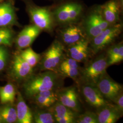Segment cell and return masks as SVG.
<instances>
[{"mask_svg":"<svg viewBox=\"0 0 123 123\" xmlns=\"http://www.w3.org/2000/svg\"><path fill=\"white\" fill-rule=\"evenodd\" d=\"M51 6L57 26H62L79 23L86 11L84 3L79 0H59Z\"/></svg>","mask_w":123,"mask_h":123,"instance_id":"1","label":"cell"},{"mask_svg":"<svg viewBox=\"0 0 123 123\" xmlns=\"http://www.w3.org/2000/svg\"><path fill=\"white\" fill-rule=\"evenodd\" d=\"M24 3L25 10L32 24L42 31L52 33L57 26L51 6H39L33 0H20Z\"/></svg>","mask_w":123,"mask_h":123,"instance_id":"2","label":"cell"},{"mask_svg":"<svg viewBox=\"0 0 123 123\" xmlns=\"http://www.w3.org/2000/svg\"><path fill=\"white\" fill-rule=\"evenodd\" d=\"M59 81L57 73L45 71L44 73L31 75L23 85L24 92L27 97H33L38 93L56 88Z\"/></svg>","mask_w":123,"mask_h":123,"instance_id":"3","label":"cell"},{"mask_svg":"<svg viewBox=\"0 0 123 123\" xmlns=\"http://www.w3.org/2000/svg\"><path fill=\"white\" fill-rule=\"evenodd\" d=\"M80 21L89 41L110 25L103 16L101 5H94L86 10Z\"/></svg>","mask_w":123,"mask_h":123,"instance_id":"4","label":"cell"},{"mask_svg":"<svg viewBox=\"0 0 123 123\" xmlns=\"http://www.w3.org/2000/svg\"><path fill=\"white\" fill-rule=\"evenodd\" d=\"M122 26L121 22L110 25L91 40L89 45L92 52L96 54L112 44L121 33Z\"/></svg>","mask_w":123,"mask_h":123,"instance_id":"5","label":"cell"},{"mask_svg":"<svg viewBox=\"0 0 123 123\" xmlns=\"http://www.w3.org/2000/svg\"><path fill=\"white\" fill-rule=\"evenodd\" d=\"M64 46L58 40H55L44 53L41 62L42 70L56 72L62 61L63 59Z\"/></svg>","mask_w":123,"mask_h":123,"instance_id":"6","label":"cell"},{"mask_svg":"<svg viewBox=\"0 0 123 123\" xmlns=\"http://www.w3.org/2000/svg\"><path fill=\"white\" fill-rule=\"evenodd\" d=\"M107 57L102 55L95 59L82 71V78L87 84L96 85L98 81L106 73Z\"/></svg>","mask_w":123,"mask_h":123,"instance_id":"7","label":"cell"},{"mask_svg":"<svg viewBox=\"0 0 123 123\" xmlns=\"http://www.w3.org/2000/svg\"><path fill=\"white\" fill-rule=\"evenodd\" d=\"M61 26L58 31L59 37L62 44L70 46L81 40L87 38L84 29L79 23Z\"/></svg>","mask_w":123,"mask_h":123,"instance_id":"8","label":"cell"},{"mask_svg":"<svg viewBox=\"0 0 123 123\" xmlns=\"http://www.w3.org/2000/svg\"><path fill=\"white\" fill-rule=\"evenodd\" d=\"M15 0H5L0 3V27L19 26Z\"/></svg>","mask_w":123,"mask_h":123,"instance_id":"9","label":"cell"},{"mask_svg":"<svg viewBox=\"0 0 123 123\" xmlns=\"http://www.w3.org/2000/svg\"><path fill=\"white\" fill-rule=\"evenodd\" d=\"M99 91L106 99L114 101L120 93L122 92V86L106 74L104 75L96 84Z\"/></svg>","mask_w":123,"mask_h":123,"instance_id":"10","label":"cell"},{"mask_svg":"<svg viewBox=\"0 0 123 123\" xmlns=\"http://www.w3.org/2000/svg\"><path fill=\"white\" fill-rule=\"evenodd\" d=\"M103 16L110 25L119 23L123 9V0H109L101 5Z\"/></svg>","mask_w":123,"mask_h":123,"instance_id":"11","label":"cell"},{"mask_svg":"<svg viewBox=\"0 0 123 123\" xmlns=\"http://www.w3.org/2000/svg\"><path fill=\"white\" fill-rule=\"evenodd\" d=\"M42 31L38 27L32 23L25 26L15 39L17 47L19 49L30 47Z\"/></svg>","mask_w":123,"mask_h":123,"instance_id":"12","label":"cell"},{"mask_svg":"<svg viewBox=\"0 0 123 123\" xmlns=\"http://www.w3.org/2000/svg\"><path fill=\"white\" fill-rule=\"evenodd\" d=\"M58 101L77 113L81 111V106L76 88L69 87L57 92Z\"/></svg>","mask_w":123,"mask_h":123,"instance_id":"13","label":"cell"},{"mask_svg":"<svg viewBox=\"0 0 123 123\" xmlns=\"http://www.w3.org/2000/svg\"><path fill=\"white\" fill-rule=\"evenodd\" d=\"M82 92L85 100L93 107L99 109L109 104L96 85L85 84L82 88Z\"/></svg>","mask_w":123,"mask_h":123,"instance_id":"14","label":"cell"},{"mask_svg":"<svg viewBox=\"0 0 123 123\" xmlns=\"http://www.w3.org/2000/svg\"><path fill=\"white\" fill-rule=\"evenodd\" d=\"M50 111L53 113L55 122L58 123H75L78 113L71 110L57 101L52 107Z\"/></svg>","mask_w":123,"mask_h":123,"instance_id":"15","label":"cell"},{"mask_svg":"<svg viewBox=\"0 0 123 123\" xmlns=\"http://www.w3.org/2000/svg\"><path fill=\"white\" fill-rule=\"evenodd\" d=\"M12 72L15 79L23 80L28 79L32 75L33 69L19 54H17L13 57Z\"/></svg>","mask_w":123,"mask_h":123,"instance_id":"16","label":"cell"},{"mask_svg":"<svg viewBox=\"0 0 123 123\" xmlns=\"http://www.w3.org/2000/svg\"><path fill=\"white\" fill-rule=\"evenodd\" d=\"M89 43L88 38H84L68 46V53L70 57L79 62L86 60L89 53Z\"/></svg>","mask_w":123,"mask_h":123,"instance_id":"17","label":"cell"},{"mask_svg":"<svg viewBox=\"0 0 123 123\" xmlns=\"http://www.w3.org/2000/svg\"><path fill=\"white\" fill-rule=\"evenodd\" d=\"M98 109L96 114L98 123H116L122 114L114 105L109 104Z\"/></svg>","mask_w":123,"mask_h":123,"instance_id":"18","label":"cell"},{"mask_svg":"<svg viewBox=\"0 0 123 123\" xmlns=\"http://www.w3.org/2000/svg\"><path fill=\"white\" fill-rule=\"evenodd\" d=\"M17 121L19 123H31L33 121V114L26 105L20 92H18L17 105Z\"/></svg>","mask_w":123,"mask_h":123,"instance_id":"19","label":"cell"},{"mask_svg":"<svg viewBox=\"0 0 123 123\" xmlns=\"http://www.w3.org/2000/svg\"><path fill=\"white\" fill-rule=\"evenodd\" d=\"M33 98L36 103L40 107L49 108L58 101L57 93L54 89L39 92Z\"/></svg>","mask_w":123,"mask_h":123,"instance_id":"20","label":"cell"},{"mask_svg":"<svg viewBox=\"0 0 123 123\" xmlns=\"http://www.w3.org/2000/svg\"><path fill=\"white\" fill-rule=\"evenodd\" d=\"M106 57L108 67L119 63L122 61L123 60V42H120L111 46L108 50Z\"/></svg>","mask_w":123,"mask_h":123,"instance_id":"21","label":"cell"},{"mask_svg":"<svg viewBox=\"0 0 123 123\" xmlns=\"http://www.w3.org/2000/svg\"><path fill=\"white\" fill-rule=\"evenodd\" d=\"M16 92L12 84L0 86V102L2 104H12L15 99Z\"/></svg>","mask_w":123,"mask_h":123,"instance_id":"22","label":"cell"},{"mask_svg":"<svg viewBox=\"0 0 123 123\" xmlns=\"http://www.w3.org/2000/svg\"><path fill=\"white\" fill-rule=\"evenodd\" d=\"M1 122L13 123L17 121V113L16 108L12 106H5L0 110Z\"/></svg>","mask_w":123,"mask_h":123,"instance_id":"23","label":"cell"},{"mask_svg":"<svg viewBox=\"0 0 123 123\" xmlns=\"http://www.w3.org/2000/svg\"><path fill=\"white\" fill-rule=\"evenodd\" d=\"M21 57L33 68L39 62L41 55L30 47L25 49L19 54Z\"/></svg>","mask_w":123,"mask_h":123,"instance_id":"24","label":"cell"},{"mask_svg":"<svg viewBox=\"0 0 123 123\" xmlns=\"http://www.w3.org/2000/svg\"><path fill=\"white\" fill-rule=\"evenodd\" d=\"M14 37V31L11 27H0V45L11 46Z\"/></svg>","mask_w":123,"mask_h":123,"instance_id":"25","label":"cell"},{"mask_svg":"<svg viewBox=\"0 0 123 123\" xmlns=\"http://www.w3.org/2000/svg\"><path fill=\"white\" fill-rule=\"evenodd\" d=\"M33 120L36 123L56 122L53 113L49 111H38L33 114Z\"/></svg>","mask_w":123,"mask_h":123,"instance_id":"26","label":"cell"},{"mask_svg":"<svg viewBox=\"0 0 123 123\" xmlns=\"http://www.w3.org/2000/svg\"><path fill=\"white\" fill-rule=\"evenodd\" d=\"M75 123H98L97 114L91 112H86L78 116Z\"/></svg>","mask_w":123,"mask_h":123,"instance_id":"27","label":"cell"},{"mask_svg":"<svg viewBox=\"0 0 123 123\" xmlns=\"http://www.w3.org/2000/svg\"><path fill=\"white\" fill-rule=\"evenodd\" d=\"M79 68V62L72 58L63 59L57 68V70L64 68Z\"/></svg>","mask_w":123,"mask_h":123,"instance_id":"28","label":"cell"},{"mask_svg":"<svg viewBox=\"0 0 123 123\" xmlns=\"http://www.w3.org/2000/svg\"><path fill=\"white\" fill-rule=\"evenodd\" d=\"M8 59V53L5 46L0 45V71L3 70L6 65Z\"/></svg>","mask_w":123,"mask_h":123,"instance_id":"29","label":"cell"},{"mask_svg":"<svg viewBox=\"0 0 123 123\" xmlns=\"http://www.w3.org/2000/svg\"><path fill=\"white\" fill-rule=\"evenodd\" d=\"M58 71L63 75L74 79L77 78L80 74L79 68L59 69Z\"/></svg>","mask_w":123,"mask_h":123,"instance_id":"30","label":"cell"},{"mask_svg":"<svg viewBox=\"0 0 123 123\" xmlns=\"http://www.w3.org/2000/svg\"><path fill=\"white\" fill-rule=\"evenodd\" d=\"M113 102L114 103V105L122 113L123 111V92L120 93L119 95L116 97Z\"/></svg>","mask_w":123,"mask_h":123,"instance_id":"31","label":"cell"},{"mask_svg":"<svg viewBox=\"0 0 123 123\" xmlns=\"http://www.w3.org/2000/svg\"><path fill=\"white\" fill-rule=\"evenodd\" d=\"M52 0V1H55V2H57V1H58L59 0Z\"/></svg>","mask_w":123,"mask_h":123,"instance_id":"32","label":"cell"},{"mask_svg":"<svg viewBox=\"0 0 123 123\" xmlns=\"http://www.w3.org/2000/svg\"><path fill=\"white\" fill-rule=\"evenodd\" d=\"M5 0H0V3H1V2H2L4 1Z\"/></svg>","mask_w":123,"mask_h":123,"instance_id":"33","label":"cell"},{"mask_svg":"<svg viewBox=\"0 0 123 123\" xmlns=\"http://www.w3.org/2000/svg\"><path fill=\"white\" fill-rule=\"evenodd\" d=\"M1 122V118H0V123Z\"/></svg>","mask_w":123,"mask_h":123,"instance_id":"34","label":"cell"}]
</instances>
